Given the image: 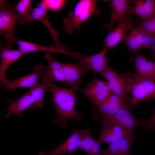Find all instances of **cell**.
I'll return each instance as SVG.
<instances>
[{
    "label": "cell",
    "instance_id": "1",
    "mask_svg": "<svg viewBox=\"0 0 155 155\" xmlns=\"http://www.w3.org/2000/svg\"><path fill=\"white\" fill-rule=\"evenodd\" d=\"M47 91L52 94L53 103L58 115L53 119L54 123L62 128L67 126L68 120L81 121L83 120V115L78 113L75 110V90L60 87L51 83Z\"/></svg>",
    "mask_w": 155,
    "mask_h": 155
},
{
    "label": "cell",
    "instance_id": "2",
    "mask_svg": "<svg viewBox=\"0 0 155 155\" xmlns=\"http://www.w3.org/2000/svg\"><path fill=\"white\" fill-rule=\"evenodd\" d=\"M42 81L38 85L30 89L16 100L12 101L8 99L6 100L9 106L4 118H8L13 115L22 117L24 111L44 107V98L45 93L53 80L51 77L44 73L42 75Z\"/></svg>",
    "mask_w": 155,
    "mask_h": 155
},
{
    "label": "cell",
    "instance_id": "3",
    "mask_svg": "<svg viewBox=\"0 0 155 155\" xmlns=\"http://www.w3.org/2000/svg\"><path fill=\"white\" fill-rule=\"evenodd\" d=\"M133 104L146 99H155V80L137 73L123 75Z\"/></svg>",
    "mask_w": 155,
    "mask_h": 155
},
{
    "label": "cell",
    "instance_id": "4",
    "mask_svg": "<svg viewBox=\"0 0 155 155\" xmlns=\"http://www.w3.org/2000/svg\"><path fill=\"white\" fill-rule=\"evenodd\" d=\"M22 20L13 5L6 0H0V34L6 39L7 47L11 48L13 43L18 39L14 34V29L17 23H20Z\"/></svg>",
    "mask_w": 155,
    "mask_h": 155
},
{
    "label": "cell",
    "instance_id": "5",
    "mask_svg": "<svg viewBox=\"0 0 155 155\" xmlns=\"http://www.w3.org/2000/svg\"><path fill=\"white\" fill-rule=\"evenodd\" d=\"M96 1L81 0L76 4L73 11L68 13L63 20L64 28L68 33L70 34L73 31L79 30L81 25L93 14L98 13L96 8Z\"/></svg>",
    "mask_w": 155,
    "mask_h": 155
},
{
    "label": "cell",
    "instance_id": "6",
    "mask_svg": "<svg viewBox=\"0 0 155 155\" xmlns=\"http://www.w3.org/2000/svg\"><path fill=\"white\" fill-rule=\"evenodd\" d=\"M101 122L104 127L115 125L132 131L142 123V121L135 118L133 116L131 107L125 104L113 115L102 119Z\"/></svg>",
    "mask_w": 155,
    "mask_h": 155
},
{
    "label": "cell",
    "instance_id": "7",
    "mask_svg": "<svg viewBox=\"0 0 155 155\" xmlns=\"http://www.w3.org/2000/svg\"><path fill=\"white\" fill-rule=\"evenodd\" d=\"M124 40L127 47L134 53L140 49H154L155 47V38L138 28L131 29Z\"/></svg>",
    "mask_w": 155,
    "mask_h": 155
},
{
    "label": "cell",
    "instance_id": "8",
    "mask_svg": "<svg viewBox=\"0 0 155 155\" xmlns=\"http://www.w3.org/2000/svg\"><path fill=\"white\" fill-rule=\"evenodd\" d=\"M81 91L84 96L96 106L102 102L111 92L107 82L98 79L95 77Z\"/></svg>",
    "mask_w": 155,
    "mask_h": 155
},
{
    "label": "cell",
    "instance_id": "9",
    "mask_svg": "<svg viewBox=\"0 0 155 155\" xmlns=\"http://www.w3.org/2000/svg\"><path fill=\"white\" fill-rule=\"evenodd\" d=\"M107 49H104L98 53L90 56L80 54L78 60L79 65L83 75L89 71L101 74L108 65L106 54Z\"/></svg>",
    "mask_w": 155,
    "mask_h": 155
},
{
    "label": "cell",
    "instance_id": "10",
    "mask_svg": "<svg viewBox=\"0 0 155 155\" xmlns=\"http://www.w3.org/2000/svg\"><path fill=\"white\" fill-rule=\"evenodd\" d=\"M127 16L118 22L117 27L113 28L107 35L104 41V48L108 49L115 47L126 36V32L133 28L136 20L130 16Z\"/></svg>",
    "mask_w": 155,
    "mask_h": 155
},
{
    "label": "cell",
    "instance_id": "11",
    "mask_svg": "<svg viewBox=\"0 0 155 155\" xmlns=\"http://www.w3.org/2000/svg\"><path fill=\"white\" fill-rule=\"evenodd\" d=\"M90 130L88 129L79 130L73 128L72 133L60 146L53 151L49 152L40 151L38 155H59L68 154L70 155L80 148L82 139Z\"/></svg>",
    "mask_w": 155,
    "mask_h": 155
},
{
    "label": "cell",
    "instance_id": "12",
    "mask_svg": "<svg viewBox=\"0 0 155 155\" xmlns=\"http://www.w3.org/2000/svg\"><path fill=\"white\" fill-rule=\"evenodd\" d=\"M45 68L41 63L34 65L33 71L31 73L13 80L8 79L5 82L4 90H13L20 88H32L38 85L40 82V77L44 74Z\"/></svg>",
    "mask_w": 155,
    "mask_h": 155
},
{
    "label": "cell",
    "instance_id": "13",
    "mask_svg": "<svg viewBox=\"0 0 155 155\" xmlns=\"http://www.w3.org/2000/svg\"><path fill=\"white\" fill-rule=\"evenodd\" d=\"M101 75L107 80L112 92L126 102L128 100L129 93L123 75L116 72L108 65Z\"/></svg>",
    "mask_w": 155,
    "mask_h": 155
},
{
    "label": "cell",
    "instance_id": "14",
    "mask_svg": "<svg viewBox=\"0 0 155 155\" xmlns=\"http://www.w3.org/2000/svg\"><path fill=\"white\" fill-rule=\"evenodd\" d=\"M133 0H112L110 1L111 8V18L109 23L104 27L110 32L117 22L124 17L130 15Z\"/></svg>",
    "mask_w": 155,
    "mask_h": 155
},
{
    "label": "cell",
    "instance_id": "15",
    "mask_svg": "<svg viewBox=\"0 0 155 155\" xmlns=\"http://www.w3.org/2000/svg\"><path fill=\"white\" fill-rule=\"evenodd\" d=\"M47 9L45 0H41L38 6L34 9L31 16L26 22L34 20L40 21L49 30L55 41V45L59 48L65 49L63 45L60 43L59 39L58 32L54 30L50 23L47 14Z\"/></svg>",
    "mask_w": 155,
    "mask_h": 155
},
{
    "label": "cell",
    "instance_id": "16",
    "mask_svg": "<svg viewBox=\"0 0 155 155\" xmlns=\"http://www.w3.org/2000/svg\"><path fill=\"white\" fill-rule=\"evenodd\" d=\"M0 54L1 61L0 66V82L1 86L4 85L8 79L6 76V70L12 63L26 54L19 49L12 50L7 46L1 48Z\"/></svg>",
    "mask_w": 155,
    "mask_h": 155
},
{
    "label": "cell",
    "instance_id": "17",
    "mask_svg": "<svg viewBox=\"0 0 155 155\" xmlns=\"http://www.w3.org/2000/svg\"><path fill=\"white\" fill-rule=\"evenodd\" d=\"M19 47V49L25 54L28 53L42 51L54 52L67 55L78 59L80 53L78 52H71L65 49L57 47L55 45L50 47H46L29 42L18 39L15 42Z\"/></svg>",
    "mask_w": 155,
    "mask_h": 155
},
{
    "label": "cell",
    "instance_id": "18",
    "mask_svg": "<svg viewBox=\"0 0 155 155\" xmlns=\"http://www.w3.org/2000/svg\"><path fill=\"white\" fill-rule=\"evenodd\" d=\"M64 75L65 84L77 91L80 88L83 75V71L78 64L73 63H61Z\"/></svg>",
    "mask_w": 155,
    "mask_h": 155
},
{
    "label": "cell",
    "instance_id": "19",
    "mask_svg": "<svg viewBox=\"0 0 155 155\" xmlns=\"http://www.w3.org/2000/svg\"><path fill=\"white\" fill-rule=\"evenodd\" d=\"M137 138L133 135L125 137L109 144L108 147L101 151L102 155H131V146Z\"/></svg>",
    "mask_w": 155,
    "mask_h": 155
},
{
    "label": "cell",
    "instance_id": "20",
    "mask_svg": "<svg viewBox=\"0 0 155 155\" xmlns=\"http://www.w3.org/2000/svg\"><path fill=\"white\" fill-rule=\"evenodd\" d=\"M134 5L131 8V15L145 19L155 16V0H133Z\"/></svg>",
    "mask_w": 155,
    "mask_h": 155
},
{
    "label": "cell",
    "instance_id": "21",
    "mask_svg": "<svg viewBox=\"0 0 155 155\" xmlns=\"http://www.w3.org/2000/svg\"><path fill=\"white\" fill-rule=\"evenodd\" d=\"M44 57L48 62V65L45 68L44 72L49 74L53 81L65 84L64 75L61 63L57 62L48 52L44 54Z\"/></svg>",
    "mask_w": 155,
    "mask_h": 155
},
{
    "label": "cell",
    "instance_id": "22",
    "mask_svg": "<svg viewBox=\"0 0 155 155\" xmlns=\"http://www.w3.org/2000/svg\"><path fill=\"white\" fill-rule=\"evenodd\" d=\"M124 104L117 103L104 100L98 105L97 108L92 111L94 118L96 119L107 118L114 115Z\"/></svg>",
    "mask_w": 155,
    "mask_h": 155
},
{
    "label": "cell",
    "instance_id": "23",
    "mask_svg": "<svg viewBox=\"0 0 155 155\" xmlns=\"http://www.w3.org/2000/svg\"><path fill=\"white\" fill-rule=\"evenodd\" d=\"M136 73L144 77L155 80L154 62L147 61L144 57L135 53Z\"/></svg>",
    "mask_w": 155,
    "mask_h": 155
},
{
    "label": "cell",
    "instance_id": "24",
    "mask_svg": "<svg viewBox=\"0 0 155 155\" xmlns=\"http://www.w3.org/2000/svg\"><path fill=\"white\" fill-rule=\"evenodd\" d=\"M133 131L129 130L124 133H117L113 132L110 128L103 127L99 131L98 141L100 143L105 142L110 144L124 137L133 135Z\"/></svg>",
    "mask_w": 155,
    "mask_h": 155
},
{
    "label": "cell",
    "instance_id": "25",
    "mask_svg": "<svg viewBox=\"0 0 155 155\" xmlns=\"http://www.w3.org/2000/svg\"><path fill=\"white\" fill-rule=\"evenodd\" d=\"M31 2L30 0H21L13 5L15 10L22 18L21 24L26 22L33 11L34 9L31 7Z\"/></svg>",
    "mask_w": 155,
    "mask_h": 155
},
{
    "label": "cell",
    "instance_id": "26",
    "mask_svg": "<svg viewBox=\"0 0 155 155\" xmlns=\"http://www.w3.org/2000/svg\"><path fill=\"white\" fill-rule=\"evenodd\" d=\"M137 28L146 34L155 38V16L142 19Z\"/></svg>",
    "mask_w": 155,
    "mask_h": 155
},
{
    "label": "cell",
    "instance_id": "27",
    "mask_svg": "<svg viewBox=\"0 0 155 155\" xmlns=\"http://www.w3.org/2000/svg\"><path fill=\"white\" fill-rule=\"evenodd\" d=\"M90 132V130L85 135L82 141L81 146L79 148V149L84 150L88 154L97 141L91 135Z\"/></svg>",
    "mask_w": 155,
    "mask_h": 155
},
{
    "label": "cell",
    "instance_id": "28",
    "mask_svg": "<svg viewBox=\"0 0 155 155\" xmlns=\"http://www.w3.org/2000/svg\"><path fill=\"white\" fill-rule=\"evenodd\" d=\"M47 9L57 11L61 9L65 3V0H45Z\"/></svg>",
    "mask_w": 155,
    "mask_h": 155
},
{
    "label": "cell",
    "instance_id": "29",
    "mask_svg": "<svg viewBox=\"0 0 155 155\" xmlns=\"http://www.w3.org/2000/svg\"><path fill=\"white\" fill-rule=\"evenodd\" d=\"M142 125L147 131H155V111L151 118L142 121Z\"/></svg>",
    "mask_w": 155,
    "mask_h": 155
},
{
    "label": "cell",
    "instance_id": "30",
    "mask_svg": "<svg viewBox=\"0 0 155 155\" xmlns=\"http://www.w3.org/2000/svg\"><path fill=\"white\" fill-rule=\"evenodd\" d=\"M105 127L110 128L113 132L117 133H124L130 130L125 129L121 126L115 125H111Z\"/></svg>",
    "mask_w": 155,
    "mask_h": 155
},
{
    "label": "cell",
    "instance_id": "31",
    "mask_svg": "<svg viewBox=\"0 0 155 155\" xmlns=\"http://www.w3.org/2000/svg\"><path fill=\"white\" fill-rule=\"evenodd\" d=\"M100 144L98 140H97L88 154L89 155H101V151L100 146Z\"/></svg>",
    "mask_w": 155,
    "mask_h": 155
},
{
    "label": "cell",
    "instance_id": "32",
    "mask_svg": "<svg viewBox=\"0 0 155 155\" xmlns=\"http://www.w3.org/2000/svg\"><path fill=\"white\" fill-rule=\"evenodd\" d=\"M154 49V52H155V47L154 48V49Z\"/></svg>",
    "mask_w": 155,
    "mask_h": 155
},
{
    "label": "cell",
    "instance_id": "33",
    "mask_svg": "<svg viewBox=\"0 0 155 155\" xmlns=\"http://www.w3.org/2000/svg\"><path fill=\"white\" fill-rule=\"evenodd\" d=\"M154 57H155V56H154ZM154 63H155V62H154Z\"/></svg>",
    "mask_w": 155,
    "mask_h": 155
}]
</instances>
